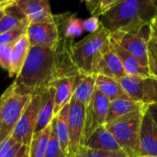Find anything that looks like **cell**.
Returning a JSON list of instances; mask_svg holds the SVG:
<instances>
[{"label":"cell","mask_w":157,"mask_h":157,"mask_svg":"<svg viewBox=\"0 0 157 157\" xmlns=\"http://www.w3.org/2000/svg\"><path fill=\"white\" fill-rule=\"evenodd\" d=\"M156 18V0H120L113 8L100 17V23L109 34L151 33V23Z\"/></svg>","instance_id":"1"},{"label":"cell","mask_w":157,"mask_h":157,"mask_svg":"<svg viewBox=\"0 0 157 157\" xmlns=\"http://www.w3.org/2000/svg\"><path fill=\"white\" fill-rule=\"evenodd\" d=\"M54 73V50L30 47L27 59L15 83L24 91L42 92L51 83Z\"/></svg>","instance_id":"2"},{"label":"cell","mask_w":157,"mask_h":157,"mask_svg":"<svg viewBox=\"0 0 157 157\" xmlns=\"http://www.w3.org/2000/svg\"><path fill=\"white\" fill-rule=\"evenodd\" d=\"M32 94L21 89L13 82L1 95L0 143L11 136L16 125L27 108Z\"/></svg>","instance_id":"3"},{"label":"cell","mask_w":157,"mask_h":157,"mask_svg":"<svg viewBox=\"0 0 157 157\" xmlns=\"http://www.w3.org/2000/svg\"><path fill=\"white\" fill-rule=\"evenodd\" d=\"M109 40V32L101 26L98 30L74 43L72 58L80 73L95 74L97 63Z\"/></svg>","instance_id":"4"},{"label":"cell","mask_w":157,"mask_h":157,"mask_svg":"<svg viewBox=\"0 0 157 157\" xmlns=\"http://www.w3.org/2000/svg\"><path fill=\"white\" fill-rule=\"evenodd\" d=\"M145 112H133L105 124L127 156H140V132Z\"/></svg>","instance_id":"5"},{"label":"cell","mask_w":157,"mask_h":157,"mask_svg":"<svg viewBox=\"0 0 157 157\" xmlns=\"http://www.w3.org/2000/svg\"><path fill=\"white\" fill-rule=\"evenodd\" d=\"M119 82L131 99L147 106L157 103L156 79L151 76L125 75Z\"/></svg>","instance_id":"6"},{"label":"cell","mask_w":157,"mask_h":157,"mask_svg":"<svg viewBox=\"0 0 157 157\" xmlns=\"http://www.w3.org/2000/svg\"><path fill=\"white\" fill-rule=\"evenodd\" d=\"M86 106L71 99L68 111L69 148L68 157H75L84 146V131L86 120Z\"/></svg>","instance_id":"7"},{"label":"cell","mask_w":157,"mask_h":157,"mask_svg":"<svg viewBox=\"0 0 157 157\" xmlns=\"http://www.w3.org/2000/svg\"><path fill=\"white\" fill-rule=\"evenodd\" d=\"M41 94L42 92L32 94L27 108L25 109L21 118L12 132L11 137L17 142V144L29 146L37 123L41 102Z\"/></svg>","instance_id":"8"},{"label":"cell","mask_w":157,"mask_h":157,"mask_svg":"<svg viewBox=\"0 0 157 157\" xmlns=\"http://www.w3.org/2000/svg\"><path fill=\"white\" fill-rule=\"evenodd\" d=\"M150 35L151 33L114 32L109 34V39L118 43L121 48L132 54L143 66L147 68V43Z\"/></svg>","instance_id":"9"},{"label":"cell","mask_w":157,"mask_h":157,"mask_svg":"<svg viewBox=\"0 0 157 157\" xmlns=\"http://www.w3.org/2000/svg\"><path fill=\"white\" fill-rule=\"evenodd\" d=\"M109 106V100L96 89L89 104L86 109L84 143L97 128L106 124Z\"/></svg>","instance_id":"10"},{"label":"cell","mask_w":157,"mask_h":157,"mask_svg":"<svg viewBox=\"0 0 157 157\" xmlns=\"http://www.w3.org/2000/svg\"><path fill=\"white\" fill-rule=\"evenodd\" d=\"M74 43V40L60 36L59 41L53 49L54 73L52 80L60 77L77 76L80 74L72 58V48Z\"/></svg>","instance_id":"11"},{"label":"cell","mask_w":157,"mask_h":157,"mask_svg":"<svg viewBox=\"0 0 157 157\" xmlns=\"http://www.w3.org/2000/svg\"><path fill=\"white\" fill-rule=\"evenodd\" d=\"M26 34L30 47L54 49L60 39V31L55 20L53 23L29 24Z\"/></svg>","instance_id":"12"},{"label":"cell","mask_w":157,"mask_h":157,"mask_svg":"<svg viewBox=\"0 0 157 157\" xmlns=\"http://www.w3.org/2000/svg\"><path fill=\"white\" fill-rule=\"evenodd\" d=\"M16 4L29 24L54 22V15L47 0H19L16 1Z\"/></svg>","instance_id":"13"},{"label":"cell","mask_w":157,"mask_h":157,"mask_svg":"<svg viewBox=\"0 0 157 157\" xmlns=\"http://www.w3.org/2000/svg\"><path fill=\"white\" fill-rule=\"evenodd\" d=\"M95 74L117 80H120L126 75L117 54L112 50L109 40L104 48L102 54L97 63Z\"/></svg>","instance_id":"14"},{"label":"cell","mask_w":157,"mask_h":157,"mask_svg":"<svg viewBox=\"0 0 157 157\" xmlns=\"http://www.w3.org/2000/svg\"><path fill=\"white\" fill-rule=\"evenodd\" d=\"M140 155L157 156V123L148 109L144 115L141 126Z\"/></svg>","instance_id":"15"},{"label":"cell","mask_w":157,"mask_h":157,"mask_svg":"<svg viewBox=\"0 0 157 157\" xmlns=\"http://www.w3.org/2000/svg\"><path fill=\"white\" fill-rule=\"evenodd\" d=\"M77 76L60 77V78H56V79L52 80L50 83L49 86H52L55 90L54 117L56 115H58L61 112V110L70 103V101L73 98Z\"/></svg>","instance_id":"16"},{"label":"cell","mask_w":157,"mask_h":157,"mask_svg":"<svg viewBox=\"0 0 157 157\" xmlns=\"http://www.w3.org/2000/svg\"><path fill=\"white\" fill-rule=\"evenodd\" d=\"M54 95L55 90L52 86H48L42 91L41 102L34 133L41 132L52 123L54 118Z\"/></svg>","instance_id":"17"},{"label":"cell","mask_w":157,"mask_h":157,"mask_svg":"<svg viewBox=\"0 0 157 157\" xmlns=\"http://www.w3.org/2000/svg\"><path fill=\"white\" fill-rule=\"evenodd\" d=\"M84 147L92 150H104V151H120L121 150L114 136L102 125L97 128L85 141Z\"/></svg>","instance_id":"18"},{"label":"cell","mask_w":157,"mask_h":157,"mask_svg":"<svg viewBox=\"0 0 157 157\" xmlns=\"http://www.w3.org/2000/svg\"><path fill=\"white\" fill-rule=\"evenodd\" d=\"M148 108L149 106L141 102L134 101L132 99H117L110 101L106 123L133 112H145L147 111Z\"/></svg>","instance_id":"19"},{"label":"cell","mask_w":157,"mask_h":157,"mask_svg":"<svg viewBox=\"0 0 157 157\" xmlns=\"http://www.w3.org/2000/svg\"><path fill=\"white\" fill-rule=\"evenodd\" d=\"M112 50L117 54L126 75L130 76H150L148 69L143 66L132 54L121 48L118 43L109 39Z\"/></svg>","instance_id":"20"},{"label":"cell","mask_w":157,"mask_h":157,"mask_svg":"<svg viewBox=\"0 0 157 157\" xmlns=\"http://www.w3.org/2000/svg\"><path fill=\"white\" fill-rule=\"evenodd\" d=\"M96 78L97 75L95 74L80 73L76 79L72 98L82 103L86 108L96 91Z\"/></svg>","instance_id":"21"},{"label":"cell","mask_w":157,"mask_h":157,"mask_svg":"<svg viewBox=\"0 0 157 157\" xmlns=\"http://www.w3.org/2000/svg\"><path fill=\"white\" fill-rule=\"evenodd\" d=\"M29 25V20L15 1L4 10V15L0 19V35Z\"/></svg>","instance_id":"22"},{"label":"cell","mask_w":157,"mask_h":157,"mask_svg":"<svg viewBox=\"0 0 157 157\" xmlns=\"http://www.w3.org/2000/svg\"><path fill=\"white\" fill-rule=\"evenodd\" d=\"M96 89L104 95L109 102L117 99H131L122 88L119 80L114 78L97 75Z\"/></svg>","instance_id":"23"},{"label":"cell","mask_w":157,"mask_h":157,"mask_svg":"<svg viewBox=\"0 0 157 157\" xmlns=\"http://www.w3.org/2000/svg\"><path fill=\"white\" fill-rule=\"evenodd\" d=\"M30 49V44L27 34L20 37L14 44L11 53V69L9 72L10 77H17L27 59Z\"/></svg>","instance_id":"24"},{"label":"cell","mask_w":157,"mask_h":157,"mask_svg":"<svg viewBox=\"0 0 157 157\" xmlns=\"http://www.w3.org/2000/svg\"><path fill=\"white\" fill-rule=\"evenodd\" d=\"M70 104V103H69ZM69 104L65 106L61 112L52 120V129L59 141L63 154L68 157L69 148V132H68V111Z\"/></svg>","instance_id":"25"},{"label":"cell","mask_w":157,"mask_h":157,"mask_svg":"<svg viewBox=\"0 0 157 157\" xmlns=\"http://www.w3.org/2000/svg\"><path fill=\"white\" fill-rule=\"evenodd\" d=\"M52 130V121L44 130L33 134L29 146H27L28 157H45Z\"/></svg>","instance_id":"26"},{"label":"cell","mask_w":157,"mask_h":157,"mask_svg":"<svg viewBox=\"0 0 157 157\" xmlns=\"http://www.w3.org/2000/svg\"><path fill=\"white\" fill-rule=\"evenodd\" d=\"M119 2L120 0H86L85 4L92 17H101Z\"/></svg>","instance_id":"27"},{"label":"cell","mask_w":157,"mask_h":157,"mask_svg":"<svg viewBox=\"0 0 157 157\" xmlns=\"http://www.w3.org/2000/svg\"><path fill=\"white\" fill-rule=\"evenodd\" d=\"M147 68L151 77L157 80V39L151 36L147 43Z\"/></svg>","instance_id":"28"},{"label":"cell","mask_w":157,"mask_h":157,"mask_svg":"<svg viewBox=\"0 0 157 157\" xmlns=\"http://www.w3.org/2000/svg\"><path fill=\"white\" fill-rule=\"evenodd\" d=\"M22 146L10 136L0 143V157H15Z\"/></svg>","instance_id":"29"},{"label":"cell","mask_w":157,"mask_h":157,"mask_svg":"<svg viewBox=\"0 0 157 157\" xmlns=\"http://www.w3.org/2000/svg\"><path fill=\"white\" fill-rule=\"evenodd\" d=\"M82 157H129L121 150L120 151H104V150H92L83 147L80 151Z\"/></svg>","instance_id":"30"},{"label":"cell","mask_w":157,"mask_h":157,"mask_svg":"<svg viewBox=\"0 0 157 157\" xmlns=\"http://www.w3.org/2000/svg\"><path fill=\"white\" fill-rule=\"evenodd\" d=\"M45 157H66V155L62 151V148L55 135V132H53V129L52 130V132L50 135Z\"/></svg>","instance_id":"31"},{"label":"cell","mask_w":157,"mask_h":157,"mask_svg":"<svg viewBox=\"0 0 157 157\" xmlns=\"http://www.w3.org/2000/svg\"><path fill=\"white\" fill-rule=\"evenodd\" d=\"M29 26H24L17 29L3 33L0 35V45L2 44H14L20 37H22L27 32Z\"/></svg>","instance_id":"32"},{"label":"cell","mask_w":157,"mask_h":157,"mask_svg":"<svg viewBox=\"0 0 157 157\" xmlns=\"http://www.w3.org/2000/svg\"><path fill=\"white\" fill-rule=\"evenodd\" d=\"M14 44L0 45V67L6 70L8 74L11 69V53Z\"/></svg>","instance_id":"33"},{"label":"cell","mask_w":157,"mask_h":157,"mask_svg":"<svg viewBox=\"0 0 157 157\" xmlns=\"http://www.w3.org/2000/svg\"><path fill=\"white\" fill-rule=\"evenodd\" d=\"M83 25V29L86 31H88L89 33H93L97 30H98L101 27V23H100V18L98 17H90L85 20H83L82 22Z\"/></svg>","instance_id":"34"},{"label":"cell","mask_w":157,"mask_h":157,"mask_svg":"<svg viewBox=\"0 0 157 157\" xmlns=\"http://www.w3.org/2000/svg\"><path fill=\"white\" fill-rule=\"evenodd\" d=\"M150 32H151V36L155 37L157 39V18L155 19L150 26Z\"/></svg>","instance_id":"35"},{"label":"cell","mask_w":157,"mask_h":157,"mask_svg":"<svg viewBox=\"0 0 157 157\" xmlns=\"http://www.w3.org/2000/svg\"><path fill=\"white\" fill-rule=\"evenodd\" d=\"M148 111L151 113L152 117L154 118V120L156 121V123H157V103L156 104H154V105L149 106V108H148Z\"/></svg>","instance_id":"36"},{"label":"cell","mask_w":157,"mask_h":157,"mask_svg":"<svg viewBox=\"0 0 157 157\" xmlns=\"http://www.w3.org/2000/svg\"><path fill=\"white\" fill-rule=\"evenodd\" d=\"M15 1L12 0H0V9H5L8 6L12 5Z\"/></svg>","instance_id":"37"},{"label":"cell","mask_w":157,"mask_h":157,"mask_svg":"<svg viewBox=\"0 0 157 157\" xmlns=\"http://www.w3.org/2000/svg\"><path fill=\"white\" fill-rule=\"evenodd\" d=\"M26 151H27V146H22L21 148H20V150L18 151V153L17 154V155L15 157H24L25 155V154H26Z\"/></svg>","instance_id":"38"},{"label":"cell","mask_w":157,"mask_h":157,"mask_svg":"<svg viewBox=\"0 0 157 157\" xmlns=\"http://www.w3.org/2000/svg\"><path fill=\"white\" fill-rule=\"evenodd\" d=\"M4 10H5V9H0V19H1V17H3V15H4Z\"/></svg>","instance_id":"39"},{"label":"cell","mask_w":157,"mask_h":157,"mask_svg":"<svg viewBox=\"0 0 157 157\" xmlns=\"http://www.w3.org/2000/svg\"><path fill=\"white\" fill-rule=\"evenodd\" d=\"M138 157H157V156H153V155H140Z\"/></svg>","instance_id":"40"},{"label":"cell","mask_w":157,"mask_h":157,"mask_svg":"<svg viewBox=\"0 0 157 157\" xmlns=\"http://www.w3.org/2000/svg\"><path fill=\"white\" fill-rule=\"evenodd\" d=\"M75 157H82V155H81V154H79L78 155H76V156H75Z\"/></svg>","instance_id":"41"},{"label":"cell","mask_w":157,"mask_h":157,"mask_svg":"<svg viewBox=\"0 0 157 157\" xmlns=\"http://www.w3.org/2000/svg\"><path fill=\"white\" fill-rule=\"evenodd\" d=\"M24 157H28V154H27V151H26V154H25V155Z\"/></svg>","instance_id":"42"},{"label":"cell","mask_w":157,"mask_h":157,"mask_svg":"<svg viewBox=\"0 0 157 157\" xmlns=\"http://www.w3.org/2000/svg\"><path fill=\"white\" fill-rule=\"evenodd\" d=\"M1 101H2V98H1V96H0V104H1Z\"/></svg>","instance_id":"43"}]
</instances>
